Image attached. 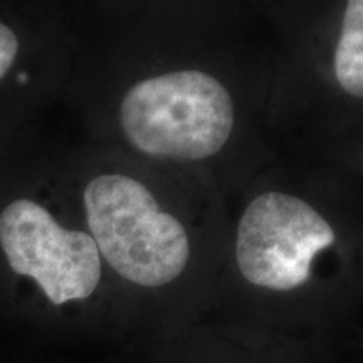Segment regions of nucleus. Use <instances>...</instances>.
<instances>
[{
    "instance_id": "obj_2",
    "label": "nucleus",
    "mask_w": 363,
    "mask_h": 363,
    "mask_svg": "<svg viewBox=\"0 0 363 363\" xmlns=\"http://www.w3.org/2000/svg\"><path fill=\"white\" fill-rule=\"evenodd\" d=\"M234 101L199 69L145 78L121 99L120 125L131 147L158 160L197 162L219 153L234 130Z\"/></svg>"
},
{
    "instance_id": "obj_1",
    "label": "nucleus",
    "mask_w": 363,
    "mask_h": 363,
    "mask_svg": "<svg viewBox=\"0 0 363 363\" xmlns=\"http://www.w3.org/2000/svg\"><path fill=\"white\" fill-rule=\"evenodd\" d=\"M86 224L99 256L140 288H162L185 271L190 235L147 185L123 174H101L83 194Z\"/></svg>"
},
{
    "instance_id": "obj_4",
    "label": "nucleus",
    "mask_w": 363,
    "mask_h": 363,
    "mask_svg": "<svg viewBox=\"0 0 363 363\" xmlns=\"http://www.w3.org/2000/svg\"><path fill=\"white\" fill-rule=\"evenodd\" d=\"M0 246L13 272L30 278L52 306L86 301L101 283V256L93 238L71 230L29 199L0 214Z\"/></svg>"
},
{
    "instance_id": "obj_6",
    "label": "nucleus",
    "mask_w": 363,
    "mask_h": 363,
    "mask_svg": "<svg viewBox=\"0 0 363 363\" xmlns=\"http://www.w3.org/2000/svg\"><path fill=\"white\" fill-rule=\"evenodd\" d=\"M19 52V39L13 30L4 22H0V79L11 71Z\"/></svg>"
},
{
    "instance_id": "obj_3",
    "label": "nucleus",
    "mask_w": 363,
    "mask_h": 363,
    "mask_svg": "<svg viewBox=\"0 0 363 363\" xmlns=\"http://www.w3.org/2000/svg\"><path fill=\"white\" fill-rule=\"evenodd\" d=\"M337 240L333 227L305 199L264 192L244 208L235 235L242 278L272 291H291L311 278L313 262Z\"/></svg>"
},
{
    "instance_id": "obj_5",
    "label": "nucleus",
    "mask_w": 363,
    "mask_h": 363,
    "mask_svg": "<svg viewBox=\"0 0 363 363\" xmlns=\"http://www.w3.org/2000/svg\"><path fill=\"white\" fill-rule=\"evenodd\" d=\"M333 69L340 88L363 99V0H352L345 7Z\"/></svg>"
}]
</instances>
